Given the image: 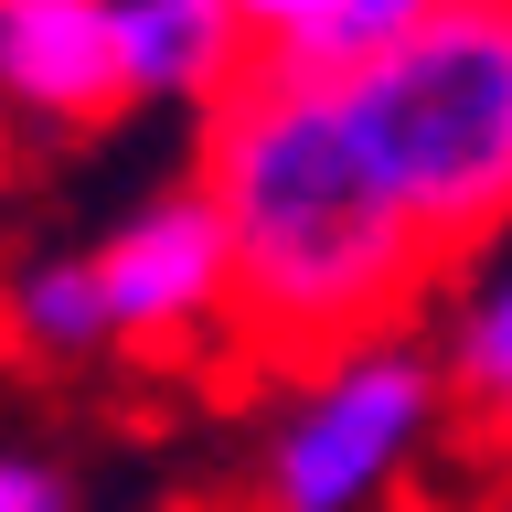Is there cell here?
Returning <instances> with one entry per match:
<instances>
[{"label": "cell", "mask_w": 512, "mask_h": 512, "mask_svg": "<svg viewBox=\"0 0 512 512\" xmlns=\"http://www.w3.org/2000/svg\"><path fill=\"white\" fill-rule=\"evenodd\" d=\"M192 182L224 214V256H235L224 342L256 374H310L352 342L416 331L427 288H448V267L427 256L416 214L352 128L342 75L256 54L246 86L203 107Z\"/></svg>", "instance_id": "1"}, {"label": "cell", "mask_w": 512, "mask_h": 512, "mask_svg": "<svg viewBox=\"0 0 512 512\" xmlns=\"http://www.w3.org/2000/svg\"><path fill=\"white\" fill-rule=\"evenodd\" d=\"M342 107L448 278L512 235V11L502 0H448L438 22H416L374 64H352Z\"/></svg>", "instance_id": "2"}, {"label": "cell", "mask_w": 512, "mask_h": 512, "mask_svg": "<svg viewBox=\"0 0 512 512\" xmlns=\"http://www.w3.org/2000/svg\"><path fill=\"white\" fill-rule=\"evenodd\" d=\"M438 416H448V374L438 352H416V331L310 363L256 448V512H374Z\"/></svg>", "instance_id": "3"}, {"label": "cell", "mask_w": 512, "mask_h": 512, "mask_svg": "<svg viewBox=\"0 0 512 512\" xmlns=\"http://www.w3.org/2000/svg\"><path fill=\"white\" fill-rule=\"evenodd\" d=\"M86 256H96V288H107V342H128V352L224 342L235 256H224V214L203 182H171L150 203H128Z\"/></svg>", "instance_id": "4"}, {"label": "cell", "mask_w": 512, "mask_h": 512, "mask_svg": "<svg viewBox=\"0 0 512 512\" xmlns=\"http://www.w3.org/2000/svg\"><path fill=\"white\" fill-rule=\"evenodd\" d=\"M0 118L22 139H96L128 118L107 0H0Z\"/></svg>", "instance_id": "5"}, {"label": "cell", "mask_w": 512, "mask_h": 512, "mask_svg": "<svg viewBox=\"0 0 512 512\" xmlns=\"http://www.w3.org/2000/svg\"><path fill=\"white\" fill-rule=\"evenodd\" d=\"M118 11V86L128 107H224L256 64V32L235 22V0H107Z\"/></svg>", "instance_id": "6"}, {"label": "cell", "mask_w": 512, "mask_h": 512, "mask_svg": "<svg viewBox=\"0 0 512 512\" xmlns=\"http://www.w3.org/2000/svg\"><path fill=\"white\" fill-rule=\"evenodd\" d=\"M0 342L32 363H96L107 352V288L86 246H43L0 278Z\"/></svg>", "instance_id": "7"}, {"label": "cell", "mask_w": 512, "mask_h": 512, "mask_svg": "<svg viewBox=\"0 0 512 512\" xmlns=\"http://www.w3.org/2000/svg\"><path fill=\"white\" fill-rule=\"evenodd\" d=\"M448 0H310V22L278 43V64H310V75H352L374 64L384 43H406L416 22H438Z\"/></svg>", "instance_id": "8"}, {"label": "cell", "mask_w": 512, "mask_h": 512, "mask_svg": "<svg viewBox=\"0 0 512 512\" xmlns=\"http://www.w3.org/2000/svg\"><path fill=\"white\" fill-rule=\"evenodd\" d=\"M438 374H448V395H459L470 416H491L512 395V267H491V278L470 288V310L448 320Z\"/></svg>", "instance_id": "9"}, {"label": "cell", "mask_w": 512, "mask_h": 512, "mask_svg": "<svg viewBox=\"0 0 512 512\" xmlns=\"http://www.w3.org/2000/svg\"><path fill=\"white\" fill-rule=\"evenodd\" d=\"M0 512H75V480L32 448H0Z\"/></svg>", "instance_id": "10"}, {"label": "cell", "mask_w": 512, "mask_h": 512, "mask_svg": "<svg viewBox=\"0 0 512 512\" xmlns=\"http://www.w3.org/2000/svg\"><path fill=\"white\" fill-rule=\"evenodd\" d=\"M235 22H246V32H256V54H278L288 32L310 22V0H235Z\"/></svg>", "instance_id": "11"}, {"label": "cell", "mask_w": 512, "mask_h": 512, "mask_svg": "<svg viewBox=\"0 0 512 512\" xmlns=\"http://www.w3.org/2000/svg\"><path fill=\"white\" fill-rule=\"evenodd\" d=\"M11 182H22V128L0 118V192H11Z\"/></svg>", "instance_id": "12"}, {"label": "cell", "mask_w": 512, "mask_h": 512, "mask_svg": "<svg viewBox=\"0 0 512 512\" xmlns=\"http://www.w3.org/2000/svg\"><path fill=\"white\" fill-rule=\"evenodd\" d=\"M480 427H491V448H512V395H502L491 416H480Z\"/></svg>", "instance_id": "13"}, {"label": "cell", "mask_w": 512, "mask_h": 512, "mask_svg": "<svg viewBox=\"0 0 512 512\" xmlns=\"http://www.w3.org/2000/svg\"><path fill=\"white\" fill-rule=\"evenodd\" d=\"M416 512H427V502H416Z\"/></svg>", "instance_id": "14"}, {"label": "cell", "mask_w": 512, "mask_h": 512, "mask_svg": "<svg viewBox=\"0 0 512 512\" xmlns=\"http://www.w3.org/2000/svg\"><path fill=\"white\" fill-rule=\"evenodd\" d=\"M502 11H512V0H502Z\"/></svg>", "instance_id": "15"}]
</instances>
